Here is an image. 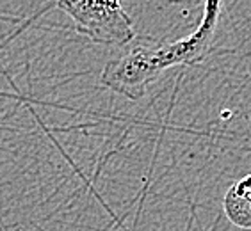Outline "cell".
Instances as JSON below:
<instances>
[{
  "instance_id": "obj_1",
  "label": "cell",
  "mask_w": 251,
  "mask_h": 231,
  "mask_svg": "<svg viewBox=\"0 0 251 231\" xmlns=\"http://www.w3.org/2000/svg\"><path fill=\"white\" fill-rule=\"evenodd\" d=\"M214 36L216 29H208V25L200 22L191 36L173 43L135 45L107 61L101 71V84L130 100H139L166 69L180 64L203 63L210 53Z\"/></svg>"
},
{
  "instance_id": "obj_2",
  "label": "cell",
  "mask_w": 251,
  "mask_h": 231,
  "mask_svg": "<svg viewBox=\"0 0 251 231\" xmlns=\"http://www.w3.org/2000/svg\"><path fill=\"white\" fill-rule=\"evenodd\" d=\"M75 30L100 45H128L135 39L130 16L120 0H57Z\"/></svg>"
},
{
  "instance_id": "obj_3",
  "label": "cell",
  "mask_w": 251,
  "mask_h": 231,
  "mask_svg": "<svg viewBox=\"0 0 251 231\" xmlns=\"http://www.w3.org/2000/svg\"><path fill=\"white\" fill-rule=\"evenodd\" d=\"M228 221L241 230H251V174L237 180L223 199Z\"/></svg>"
},
{
  "instance_id": "obj_4",
  "label": "cell",
  "mask_w": 251,
  "mask_h": 231,
  "mask_svg": "<svg viewBox=\"0 0 251 231\" xmlns=\"http://www.w3.org/2000/svg\"><path fill=\"white\" fill-rule=\"evenodd\" d=\"M0 231H2V221H0Z\"/></svg>"
}]
</instances>
